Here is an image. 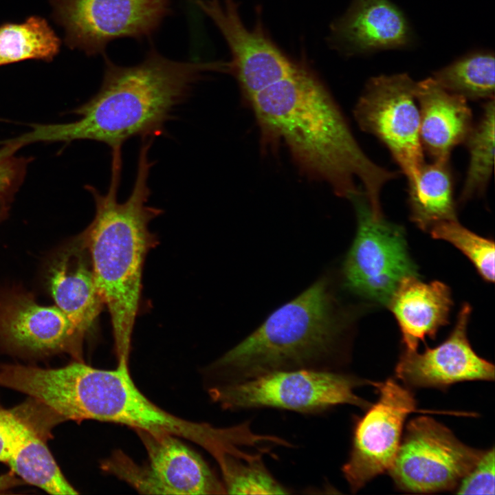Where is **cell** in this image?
Masks as SVG:
<instances>
[{
  "mask_svg": "<svg viewBox=\"0 0 495 495\" xmlns=\"http://www.w3.org/2000/svg\"><path fill=\"white\" fill-rule=\"evenodd\" d=\"M264 146L283 144L301 173L325 182L339 197L362 192L382 212L380 194L399 173L374 163L355 140L342 111L320 79L307 66L267 86L247 100Z\"/></svg>",
  "mask_w": 495,
  "mask_h": 495,
  "instance_id": "cell-1",
  "label": "cell"
},
{
  "mask_svg": "<svg viewBox=\"0 0 495 495\" xmlns=\"http://www.w3.org/2000/svg\"><path fill=\"white\" fill-rule=\"evenodd\" d=\"M104 69L98 91L73 111L79 119L67 123L34 124L15 140L23 146L37 142L88 140L122 147L140 136L164 132L176 108L210 72L224 71V62L177 61L151 48L141 63L124 66L103 54Z\"/></svg>",
  "mask_w": 495,
  "mask_h": 495,
  "instance_id": "cell-2",
  "label": "cell"
},
{
  "mask_svg": "<svg viewBox=\"0 0 495 495\" xmlns=\"http://www.w3.org/2000/svg\"><path fill=\"white\" fill-rule=\"evenodd\" d=\"M153 139H142L136 176L128 199L119 202L122 148L111 150V179L105 194L93 186L85 188L96 206L93 221L82 233L95 283L111 316L119 362H128L138 310L144 260L156 243L150 222L162 210L147 205L151 191L148 177L154 162L148 152Z\"/></svg>",
  "mask_w": 495,
  "mask_h": 495,
  "instance_id": "cell-3",
  "label": "cell"
},
{
  "mask_svg": "<svg viewBox=\"0 0 495 495\" xmlns=\"http://www.w3.org/2000/svg\"><path fill=\"white\" fill-rule=\"evenodd\" d=\"M21 392L63 418L122 424L138 430L168 433L209 451L219 428L177 417L148 399L135 386L128 363L104 370L82 362L58 368L27 366L21 375Z\"/></svg>",
  "mask_w": 495,
  "mask_h": 495,
  "instance_id": "cell-4",
  "label": "cell"
},
{
  "mask_svg": "<svg viewBox=\"0 0 495 495\" xmlns=\"http://www.w3.org/2000/svg\"><path fill=\"white\" fill-rule=\"evenodd\" d=\"M342 326L329 282L323 277L213 363L212 386L276 371H333Z\"/></svg>",
  "mask_w": 495,
  "mask_h": 495,
  "instance_id": "cell-5",
  "label": "cell"
},
{
  "mask_svg": "<svg viewBox=\"0 0 495 495\" xmlns=\"http://www.w3.org/2000/svg\"><path fill=\"white\" fill-rule=\"evenodd\" d=\"M362 384L354 376L334 371L300 369L213 386L209 393L226 410L274 408L309 414L340 404L367 408L371 404L354 393Z\"/></svg>",
  "mask_w": 495,
  "mask_h": 495,
  "instance_id": "cell-6",
  "label": "cell"
},
{
  "mask_svg": "<svg viewBox=\"0 0 495 495\" xmlns=\"http://www.w3.org/2000/svg\"><path fill=\"white\" fill-rule=\"evenodd\" d=\"M357 216L355 238L344 263L346 284L353 292L387 304L401 280L417 276L400 226L374 212L364 193L349 199Z\"/></svg>",
  "mask_w": 495,
  "mask_h": 495,
  "instance_id": "cell-7",
  "label": "cell"
},
{
  "mask_svg": "<svg viewBox=\"0 0 495 495\" xmlns=\"http://www.w3.org/2000/svg\"><path fill=\"white\" fill-rule=\"evenodd\" d=\"M484 451L459 441L442 424L426 416L411 419L388 471L396 486L415 493L454 490Z\"/></svg>",
  "mask_w": 495,
  "mask_h": 495,
  "instance_id": "cell-8",
  "label": "cell"
},
{
  "mask_svg": "<svg viewBox=\"0 0 495 495\" xmlns=\"http://www.w3.org/2000/svg\"><path fill=\"white\" fill-rule=\"evenodd\" d=\"M65 44L87 56L103 55L113 40H142L170 11V0H48Z\"/></svg>",
  "mask_w": 495,
  "mask_h": 495,
  "instance_id": "cell-9",
  "label": "cell"
},
{
  "mask_svg": "<svg viewBox=\"0 0 495 495\" xmlns=\"http://www.w3.org/2000/svg\"><path fill=\"white\" fill-rule=\"evenodd\" d=\"M416 83L406 74L373 77L353 110L360 128L384 144L408 182L425 163Z\"/></svg>",
  "mask_w": 495,
  "mask_h": 495,
  "instance_id": "cell-10",
  "label": "cell"
},
{
  "mask_svg": "<svg viewBox=\"0 0 495 495\" xmlns=\"http://www.w3.org/2000/svg\"><path fill=\"white\" fill-rule=\"evenodd\" d=\"M372 384L378 399L357 420L349 456L342 468L353 492L389 470L401 443L405 420L417 408L412 392L394 379Z\"/></svg>",
  "mask_w": 495,
  "mask_h": 495,
  "instance_id": "cell-11",
  "label": "cell"
},
{
  "mask_svg": "<svg viewBox=\"0 0 495 495\" xmlns=\"http://www.w3.org/2000/svg\"><path fill=\"white\" fill-rule=\"evenodd\" d=\"M197 4L225 39L231 55L227 72L246 100L300 66L270 38L260 18L252 28L245 25L236 0H197Z\"/></svg>",
  "mask_w": 495,
  "mask_h": 495,
  "instance_id": "cell-12",
  "label": "cell"
},
{
  "mask_svg": "<svg viewBox=\"0 0 495 495\" xmlns=\"http://www.w3.org/2000/svg\"><path fill=\"white\" fill-rule=\"evenodd\" d=\"M148 454V464L136 467L126 458L118 475L146 494H224L225 487L207 463L168 433L137 431Z\"/></svg>",
  "mask_w": 495,
  "mask_h": 495,
  "instance_id": "cell-13",
  "label": "cell"
},
{
  "mask_svg": "<svg viewBox=\"0 0 495 495\" xmlns=\"http://www.w3.org/2000/svg\"><path fill=\"white\" fill-rule=\"evenodd\" d=\"M470 313L469 305H463L452 331L436 347L423 353L405 349L396 364V377L417 388H446L464 381L494 380V365L478 355L468 339Z\"/></svg>",
  "mask_w": 495,
  "mask_h": 495,
  "instance_id": "cell-14",
  "label": "cell"
},
{
  "mask_svg": "<svg viewBox=\"0 0 495 495\" xmlns=\"http://www.w3.org/2000/svg\"><path fill=\"white\" fill-rule=\"evenodd\" d=\"M83 338L56 306H42L24 294L0 302V338L20 351L50 354L78 353Z\"/></svg>",
  "mask_w": 495,
  "mask_h": 495,
  "instance_id": "cell-15",
  "label": "cell"
},
{
  "mask_svg": "<svg viewBox=\"0 0 495 495\" xmlns=\"http://www.w3.org/2000/svg\"><path fill=\"white\" fill-rule=\"evenodd\" d=\"M330 46L346 56L407 47L412 34L402 12L389 0H353L330 26Z\"/></svg>",
  "mask_w": 495,
  "mask_h": 495,
  "instance_id": "cell-16",
  "label": "cell"
},
{
  "mask_svg": "<svg viewBox=\"0 0 495 495\" xmlns=\"http://www.w3.org/2000/svg\"><path fill=\"white\" fill-rule=\"evenodd\" d=\"M415 95L424 151L433 160H450L452 151L465 142L473 126L467 100L446 90L433 78L417 82Z\"/></svg>",
  "mask_w": 495,
  "mask_h": 495,
  "instance_id": "cell-17",
  "label": "cell"
},
{
  "mask_svg": "<svg viewBox=\"0 0 495 495\" xmlns=\"http://www.w3.org/2000/svg\"><path fill=\"white\" fill-rule=\"evenodd\" d=\"M85 251L82 240L68 247L56 258L49 271L56 306L82 337L94 326L104 304Z\"/></svg>",
  "mask_w": 495,
  "mask_h": 495,
  "instance_id": "cell-18",
  "label": "cell"
},
{
  "mask_svg": "<svg viewBox=\"0 0 495 495\" xmlns=\"http://www.w3.org/2000/svg\"><path fill=\"white\" fill-rule=\"evenodd\" d=\"M399 327L408 350H417L420 341L434 338L448 323L452 304L450 288L440 281L426 283L417 276L403 278L388 303Z\"/></svg>",
  "mask_w": 495,
  "mask_h": 495,
  "instance_id": "cell-19",
  "label": "cell"
},
{
  "mask_svg": "<svg viewBox=\"0 0 495 495\" xmlns=\"http://www.w3.org/2000/svg\"><path fill=\"white\" fill-rule=\"evenodd\" d=\"M450 160H434L408 182L411 220L427 230L437 223L456 219L454 180Z\"/></svg>",
  "mask_w": 495,
  "mask_h": 495,
  "instance_id": "cell-20",
  "label": "cell"
},
{
  "mask_svg": "<svg viewBox=\"0 0 495 495\" xmlns=\"http://www.w3.org/2000/svg\"><path fill=\"white\" fill-rule=\"evenodd\" d=\"M7 463L23 481L49 494H77L63 475L46 445L34 428L24 421Z\"/></svg>",
  "mask_w": 495,
  "mask_h": 495,
  "instance_id": "cell-21",
  "label": "cell"
},
{
  "mask_svg": "<svg viewBox=\"0 0 495 495\" xmlns=\"http://www.w3.org/2000/svg\"><path fill=\"white\" fill-rule=\"evenodd\" d=\"M60 46V39L42 17L0 26V66L29 59L50 61Z\"/></svg>",
  "mask_w": 495,
  "mask_h": 495,
  "instance_id": "cell-22",
  "label": "cell"
},
{
  "mask_svg": "<svg viewBox=\"0 0 495 495\" xmlns=\"http://www.w3.org/2000/svg\"><path fill=\"white\" fill-rule=\"evenodd\" d=\"M446 90L466 100L494 98V56L490 52L466 55L434 73Z\"/></svg>",
  "mask_w": 495,
  "mask_h": 495,
  "instance_id": "cell-23",
  "label": "cell"
},
{
  "mask_svg": "<svg viewBox=\"0 0 495 495\" xmlns=\"http://www.w3.org/2000/svg\"><path fill=\"white\" fill-rule=\"evenodd\" d=\"M494 98L483 106L479 122L473 125L465 143L470 154L466 177L460 201L483 195L493 171L494 160Z\"/></svg>",
  "mask_w": 495,
  "mask_h": 495,
  "instance_id": "cell-24",
  "label": "cell"
},
{
  "mask_svg": "<svg viewBox=\"0 0 495 495\" xmlns=\"http://www.w3.org/2000/svg\"><path fill=\"white\" fill-rule=\"evenodd\" d=\"M432 236L450 242L474 265L480 275L494 280V243L459 224L456 219L436 223L430 228Z\"/></svg>",
  "mask_w": 495,
  "mask_h": 495,
  "instance_id": "cell-25",
  "label": "cell"
},
{
  "mask_svg": "<svg viewBox=\"0 0 495 495\" xmlns=\"http://www.w3.org/2000/svg\"><path fill=\"white\" fill-rule=\"evenodd\" d=\"M21 146L10 140L0 148V204L6 205L13 198L24 179L30 159L14 153Z\"/></svg>",
  "mask_w": 495,
  "mask_h": 495,
  "instance_id": "cell-26",
  "label": "cell"
},
{
  "mask_svg": "<svg viewBox=\"0 0 495 495\" xmlns=\"http://www.w3.org/2000/svg\"><path fill=\"white\" fill-rule=\"evenodd\" d=\"M456 490L461 494H494V448L483 452Z\"/></svg>",
  "mask_w": 495,
  "mask_h": 495,
  "instance_id": "cell-27",
  "label": "cell"
},
{
  "mask_svg": "<svg viewBox=\"0 0 495 495\" xmlns=\"http://www.w3.org/2000/svg\"><path fill=\"white\" fill-rule=\"evenodd\" d=\"M22 422L11 410L0 409V461L8 463L18 440Z\"/></svg>",
  "mask_w": 495,
  "mask_h": 495,
  "instance_id": "cell-28",
  "label": "cell"
},
{
  "mask_svg": "<svg viewBox=\"0 0 495 495\" xmlns=\"http://www.w3.org/2000/svg\"><path fill=\"white\" fill-rule=\"evenodd\" d=\"M17 480L12 474L0 476V493L17 485Z\"/></svg>",
  "mask_w": 495,
  "mask_h": 495,
  "instance_id": "cell-29",
  "label": "cell"
},
{
  "mask_svg": "<svg viewBox=\"0 0 495 495\" xmlns=\"http://www.w3.org/2000/svg\"><path fill=\"white\" fill-rule=\"evenodd\" d=\"M252 435H253V437H252V442H251L252 443H250V444H254V443H255V441H256V435L253 434H252ZM241 453H242V452L240 450L239 452L236 455L233 456L232 457L237 456L240 455ZM231 457H232V456L228 458L227 459H230V458H231ZM227 459H226L223 462H225ZM223 462H222V463H220L219 465L222 464Z\"/></svg>",
  "mask_w": 495,
  "mask_h": 495,
  "instance_id": "cell-30",
  "label": "cell"
},
{
  "mask_svg": "<svg viewBox=\"0 0 495 495\" xmlns=\"http://www.w3.org/2000/svg\"><path fill=\"white\" fill-rule=\"evenodd\" d=\"M252 437H253V435H252V433L250 432V440H249V442H248V443H247V444H250V443H251V442H252ZM245 445H246V444H245ZM238 451H239V452H236V454H235L234 455H232V456H235V455H236V454H238V453L239 452V451H240V450H239ZM230 456H228V458H229V457H230ZM226 459H227V458H226ZM226 459H225V460H226ZM225 460H223V461L222 462H223V461H224ZM222 462H221V463H222ZM219 464H220V463H219Z\"/></svg>",
  "mask_w": 495,
  "mask_h": 495,
  "instance_id": "cell-31",
  "label": "cell"
}]
</instances>
